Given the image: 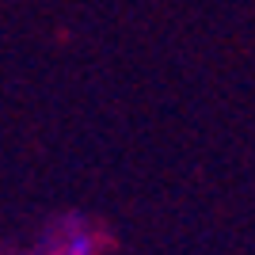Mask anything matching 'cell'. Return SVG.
<instances>
[{"label":"cell","mask_w":255,"mask_h":255,"mask_svg":"<svg viewBox=\"0 0 255 255\" xmlns=\"http://www.w3.org/2000/svg\"><path fill=\"white\" fill-rule=\"evenodd\" d=\"M61 255H96V236L92 233H73L65 240Z\"/></svg>","instance_id":"cell-1"}]
</instances>
